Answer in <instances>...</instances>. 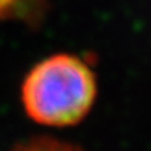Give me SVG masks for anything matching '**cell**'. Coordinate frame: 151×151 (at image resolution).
<instances>
[{"instance_id":"7a4b0ae2","label":"cell","mask_w":151,"mask_h":151,"mask_svg":"<svg viewBox=\"0 0 151 151\" xmlns=\"http://www.w3.org/2000/svg\"><path fill=\"white\" fill-rule=\"evenodd\" d=\"M11 151H84L80 147L50 137H35L17 144Z\"/></svg>"},{"instance_id":"3957f363","label":"cell","mask_w":151,"mask_h":151,"mask_svg":"<svg viewBox=\"0 0 151 151\" xmlns=\"http://www.w3.org/2000/svg\"><path fill=\"white\" fill-rule=\"evenodd\" d=\"M34 1L35 0H0V21L28 10Z\"/></svg>"},{"instance_id":"6da1fadb","label":"cell","mask_w":151,"mask_h":151,"mask_svg":"<svg viewBox=\"0 0 151 151\" xmlns=\"http://www.w3.org/2000/svg\"><path fill=\"white\" fill-rule=\"evenodd\" d=\"M97 98V78L84 60L56 53L28 71L21 86L22 106L37 123L66 127L81 122Z\"/></svg>"}]
</instances>
